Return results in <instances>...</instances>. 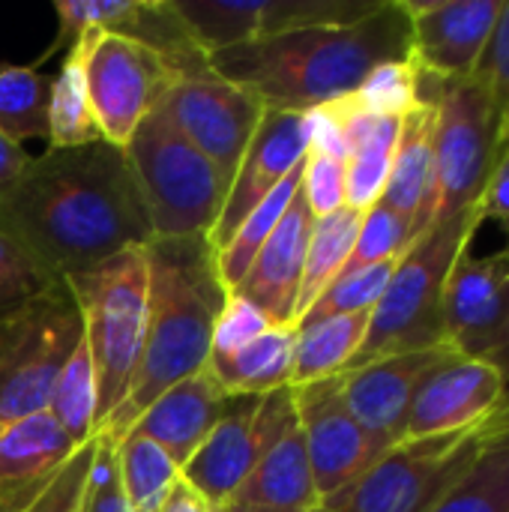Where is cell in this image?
<instances>
[{"label": "cell", "mask_w": 509, "mask_h": 512, "mask_svg": "<svg viewBox=\"0 0 509 512\" xmlns=\"http://www.w3.org/2000/svg\"><path fill=\"white\" fill-rule=\"evenodd\" d=\"M0 231L60 279L156 240L129 159L108 141L30 156L0 198Z\"/></svg>", "instance_id": "cell-1"}, {"label": "cell", "mask_w": 509, "mask_h": 512, "mask_svg": "<svg viewBox=\"0 0 509 512\" xmlns=\"http://www.w3.org/2000/svg\"><path fill=\"white\" fill-rule=\"evenodd\" d=\"M411 57V21L402 0H381L348 27H306L213 51L210 72L252 90L267 111L306 114L357 93L369 72Z\"/></svg>", "instance_id": "cell-2"}, {"label": "cell", "mask_w": 509, "mask_h": 512, "mask_svg": "<svg viewBox=\"0 0 509 512\" xmlns=\"http://www.w3.org/2000/svg\"><path fill=\"white\" fill-rule=\"evenodd\" d=\"M147 333L135 378L123 405L99 432L120 441L138 417L174 384L207 369L213 324L225 303L207 240H153Z\"/></svg>", "instance_id": "cell-3"}, {"label": "cell", "mask_w": 509, "mask_h": 512, "mask_svg": "<svg viewBox=\"0 0 509 512\" xmlns=\"http://www.w3.org/2000/svg\"><path fill=\"white\" fill-rule=\"evenodd\" d=\"M483 222V210L474 204L453 219L435 222L408 246L387 282L384 297L372 309L366 339L348 369L444 345L447 276L459 255L471 249Z\"/></svg>", "instance_id": "cell-4"}, {"label": "cell", "mask_w": 509, "mask_h": 512, "mask_svg": "<svg viewBox=\"0 0 509 512\" xmlns=\"http://www.w3.org/2000/svg\"><path fill=\"white\" fill-rule=\"evenodd\" d=\"M96 375V432L123 405L135 378L150 309L147 246L126 249L90 270L63 276Z\"/></svg>", "instance_id": "cell-5"}, {"label": "cell", "mask_w": 509, "mask_h": 512, "mask_svg": "<svg viewBox=\"0 0 509 512\" xmlns=\"http://www.w3.org/2000/svg\"><path fill=\"white\" fill-rule=\"evenodd\" d=\"M156 240H207L228 198L225 174L153 108L123 147Z\"/></svg>", "instance_id": "cell-6"}, {"label": "cell", "mask_w": 509, "mask_h": 512, "mask_svg": "<svg viewBox=\"0 0 509 512\" xmlns=\"http://www.w3.org/2000/svg\"><path fill=\"white\" fill-rule=\"evenodd\" d=\"M420 102L435 105V222H444L477 204L501 123L474 78L441 81L420 72Z\"/></svg>", "instance_id": "cell-7"}, {"label": "cell", "mask_w": 509, "mask_h": 512, "mask_svg": "<svg viewBox=\"0 0 509 512\" xmlns=\"http://www.w3.org/2000/svg\"><path fill=\"white\" fill-rule=\"evenodd\" d=\"M78 339L81 315L66 285L0 318V423L48 411Z\"/></svg>", "instance_id": "cell-8"}, {"label": "cell", "mask_w": 509, "mask_h": 512, "mask_svg": "<svg viewBox=\"0 0 509 512\" xmlns=\"http://www.w3.org/2000/svg\"><path fill=\"white\" fill-rule=\"evenodd\" d=\"M486 441L489 426L399 441L336 498L348 512H429L474 465Z\"/></svg>", "instance_id": "cell-9"}, {"label": "cell", "mask_w": 509, "mask_h": 512, "mask_svg": "<svg viewBox=\"0 0 509 512\" xmlns=\"http://www.w3.org/2000/svg\"><path fill=\"white\" fill-rule=\"evenodd\" d=\"M294 420V387L264 396H231L219 423L183 465V483H189L213 510L228 507L258 459Z\"/></svg>", "instance_id": "cell-10"}, {"label": "cell", "mask_w": 509, "mask_h": 512, "mask_svg": "<svg viewBox=\"0 0 509 512\" xmlns=\"http://www.w3.org/2000/svg\"><path fill=\"white\" fill-rule=\"evenodd\" d=\"M75 42L84 48L87 93L102 141L123 150L180 75L156 51L96 27H84Z\"/></svg>", "instance_id": "cell-11"}, {"label": "cell", "mask_w": 509, "mask_h": 512, "mask_svg": "<svg viewBox=\"0 0 509 512\" xmlns=\"http://www.w3.org/2000/svg\"><path fill=\"white\" fill-rule=\"evenodd\" d=\"M231 183L264 117V102L219 75L180 78L156 105Z\"/></svg>", "instance_id": "cell-12"}, {"label": "cell", "mask_w": 509, "mask_h": 512, "mask_svg": "<svg viewBox=\"0 0 509 512\" xmlns=\"http://www.w3.org/2000/svg\"><path fill=\"white\" fill-rule=\"evenodd\" d=\"M54 9L60 18V36L42 54V60L60 51L63 42L72 45L84 27H96L156 51L174 66L180 78L213 75L207 60L210 54L177 12L174 0H57Z\"/></svg>", "instance_id": "cell-13"}, {"label": "cell", "mask_w": 509, "mask_h": 512, "mask_svg": "<svg viewBox=\"0 0 509 512\" xmlns=\"http://www.w3.org/2000/svg\"><path fill=\"white\" fill-rule=\"evenodd\" d=\"M207 54L306 27H348L381 0H174Z\"/></svg>", "instance_id": "cell-14"}, {"label": "cell", "mask_w": 509, "mask_h": 512, "mask_svg": "<svg viewBox=\"0 0 509 512\" xmlns=\"http://www.w3.org/2000/svg\"><path fill=\"white\" fill-rule=\"evenodd\" d=\"M294 408L321 501L351 489L384 456L345 408L339 375L294 387Z\"/></svg>", "instance_id": "cell-15"}, {"label": "cell", "mask_w": 509, "mask_h": 512, "mask_svg": "<svg viewBox=\"0 0 509 512\" xmlns=\"http://www.w3.org/2000/svg\"><path fill=\"white\" fill-rule=\"evenodd\" d=\"M504 408V378L480 357L450 354L420 384L405 426V441L438 438L489 426Z\"/></svg>", "instance_id": "cell-16"}, {"label": "cell", "mask_w": 509, "mask_h": 512, "mask_svg": "<svg viewBox=\"0 0 509 512\" xmlns=\"http://www.w3.org/2000/svg\"><path fill=\"white\" fill-rule=\"evenodd\" d=\"M509 324V246L459 255L444 288V345L459 357H486Z\"/></svg>", "instance_id": "cell-17"}, {"label": "cell", "mask_w": 509, "mask_h": 512, "mask_svg": "<svg viewBox=\"0 0 509 512\" xmlns=\"http://www.w3.org/2000/svg\"><path fill=\"white\" fill-rule=\"evenodd\" d=\"M453 351L447 345L384 357L339 375L342 399L360 429L381 447V453L393 450L405 441L411 402L432 369H438Z\"/></svg>", "instance_id": "cell-18"}, {"label": "cell", "mask_w": 509, "mask_h": 512, "mask_svg": "<svg viewBox=\"0 0 509 512\" xmlns=\"http://www.w3.org/2000/svg\"><path fill=\"white\" fill-rule=\"evenodd\" d=\"M504 0H402L411 21V57L441 81L471 78Z\"/></svg>", "instance_id": "cell-19"}, {"label": "cell", "mask_w": 509, "mask_h": 512, "mask_svg": "<svg viewBox=\"0 0 509 512\" xmlns=\"http://www.w3.org/2000/svg\"><path fill=\"white\" fill-rule=\"evenodd\" d=\"M309 150L306 114L297 111H264L255 138L249 141L243 162L231 180L225 207L207 237L210 252H222L246 216L294 171L303 165Z\"/></svg>", "instance_id": "cell-20"}, {"label": "cell", "mask_w": 509, "mask_h": 512, "mask_svg": "<svg viewBox=\"0 0 509 512\" xmlns=\"http://www.w3.org/2000/svg\"><path fill=\"white\" fill-rule=\"evenodd\" d=\"M312 228H315V216L303 192H297L285 216L279 219L276 231L270 234V240L255 255L252 267L246 270L243 282L231 291L249 300L255 309H261L276 327H285V324L294 327Z\"/></svg>", "instance_id": "cell-21"}, {"label": "cell", "mask_w": 509, "mask_h": 512, "mask_svg": "<svg viewBox=\"0 0 509 512\" xmlns=\"http://www.w3.org/2000/svg\"><path fill=\"white\" fill-rule=\"evenodd\" d=\"M78 447L48 411L0 423V512L30 504Z\"/></svg>", "instance_id": "cell-22"}, {"label": "cell", "mask_w": 509, "mask_h": 512, "mask_svg": "<svg viewBox=\"0 0 509 512\" xmlns=\"http://www.w3.org/2000/svg\"><path fill=\"white\" fill-rule=\"evenodd\" d=\"M228 399L231 396H225L216 378L204 369L165 390L129 432L159 444L183 471V465L195 456V450L225 414Z\"/></svg>", "instance_id": "cell-23"}, {"label": "cell", "mask_w": 509, "mask_h": 512, "mask_svg": "<svg viewBox=\"0 0 509 512\" xmlns=\"http://www.w3.org/2000/svg\"><path fill=\"white\" fill-rule=\"evenodd\" d=\"M411 225V243L435 225V105L417 102L405 117L381 198Z\"/></svg>", "instance_id": "cell-24"}, {"label": "cell", "mask_w": 509, "mask_h": 512, "mask_svg": "<svg viewBox=\"0 0 509 512\" xmlns=\"http://www.w3.org/2000/svg\"><path fill=\"white\" fill-rule=\"evenodd\" d=\"M321 504L306 441L294 420L258 459L228 507H261L273 512H312Z\"/></svg>", "instance_id": "cell-25"}, {"label": "cell", "mask_w": 509, "mask_h": 512, "mask_svg": "<svg viewBox=\"0 0 509 512\" xmlns=\"http://www.w3.org/2000/svg\"><path fill=\"white\" fill-rule=\"evenodd\" d=\"M294 345L297 327H270L264 336H258L237 354L207 363V372L216 378L225 396H264L291 387Z\"/></svg>", "instance_id": "cell-26"}, {"label": "cell", "mask_w": 509, "mask_h": 512, "mask_svg": "<svg viewBox=\"0 0 509 512\" xmlns=\"http://www.w3.org/2000/svg\"><path fill=\"white\" fill-rule=\"evenodd\" d=\"M369 318L372 312H360V315H336L297 327L291 387L342 375L366 339Z\"/></svg>", "instance_id": "cell-27"}, {"label": "cell", "mask_w": 509, "mask_h": 512, "mask_svg": "<svg viewBox=\"0 0 509 512\" xmlns=\"http://www.w3.org/2000/svg\"><path fill=\"white\" fill-rule=\"evenodd\" d=\"M96 141H102V132L96 126L90 93H87L84 48L81 42H72L51 87L48 144L57 150H69V147H87Z\"/></svg>", "instance_id": "cell-28"}, {"label": "cell", "mask_w": 509, "mask_h": 512, "mask_svg": "<svg viewBox=\"0 0 509 512\" xmlns=\"http://www.w3.org/2000/svg\"><path fill=\"white\" fill-rule=\"evenodd\" d=\"M360 222H363V213L351 210V207H342L324 219H315L309 249H306V267H303L294 327L309 312V306L330 288V282L345 270V264L354 252V243H357Z\"/></svg>", "instance_id": "cell-29"}, {"label": "cell", "mask_w": 509, "mask_h": 512, "mask_svg": "<svg viewBox=\"0 0 509 512\" xmlns=\"http://www.w3.org/2000/svg\"><path fill=\"white\" fill-rule=\"evenodd\" d=\"M429 512H509V429H489L474 465Z\"/></svg>", "instance_id": "cell-30"}, {"label": "cell", "mask_w": 509, "mask_h": 512, "mask_svg": "<svg viewBox=\"0 0 509 512\" xmlns=\"http://www.w3.org/2000/svg\"><path fill=\"white\" fill-rule=\"evenodd\" d=\"M300 177H303V165L300 168H294L249 216H246V222L237 228V234L231 237V243L222 249V252H216L213 255V261H216V276H219V282H222V288L231 294L240 282H243V276H246V270L252 267V261H255V255L261 252V246L270 240V234L276 231V225H279V219L285 216V210H288V204L294 201V195L300 192Z\"/></svg>", "instance_id": "cell-31"}, {"label": "cell", "mask_w": 509, "mask_h": 512, "mask_svg": "<svg viewBox=\"0 0 509 512\" xmlns=\"http://www.w3.org/2000/svg\"><path fill=\"white\" fill-rule=\"evenodd\" d=\"M54 78L36 66L0 63V132L15 144L48 141V105Z\"/></svg>", "instance_id": "cell-32"}, {"label": "cell", "mask_w": 509, "mask_h": 512, "mask_svg": "<svg viewBox=\"0 0 509 512\" xmlns=\"http://www.w3.org/2000/svg\"><path fill=\"white\" fill-rule=\"evenodd\" d=\"M117 465L123 495L135 512H159L171 489L183 480L180 465L159 444L132 432L117 441Z\"/></svg>", "instance_id": "cell-33"}, {"label": "cell", "mask_w": 509, "mask_h": 512, "mask_svg": "<svg viewBox=\"0 0 509 512\" xmlns=\"http://www.w3.org/2000/svg\"><path fill=\"white\" fill-rule=\"evenodd\" d=\"M48 414L75 444H87L96 435V375L84 333L54 381Z\"/></svg>", "instance_id": "cell-34"}, {"label": "cell", "mask_w": 509, "mask_h": 512, "mask_svg": "<svg viewBox=\"0 0 509 512\" xmlns=\"http://www.w3.org/2000/svg\"><path fill=\"white\" fill-rule=\"evenodd\" d=\"M396 261H381V264H369L360 270H345L339 273L330 288L309 306V312L297 321V327L303 324H315L324 318H336V315H360V312H372L378 306V300L387 291V282L396 270Z\"/></svg>", "instance_id": "cell-35"}, {"label": "cell", "mask_w": 509, "mask_h": 512, "mask_svg": "<svg viewBox=\"0 0 509 512\" xmlns=\"http://www.w3.org/2000/svg\"><path fill=\"white\" fill-rule=\"evenodd\" d=\"M63 285L60 276L45 270L24 246L0 231V318Z\"/></svg>", "instance_id": "cell-36"}, {"label": "cell", "mask_w": 509, "mask_h": 512, "mask_svg": "<svg viewBox=\"0 0 509 512\" xmlns=\"http://www.w3.org/2000/svg\"><path fill=\"white\" fill-rule=\"evenodd\" d=\"M357 102L378 117H405L420 102V66L414 57L381 63L357 87Z\"/></svg>", "instance_id": "cell-37"}, {"label": "cell", "mask_w": 509, "mask_h": 512, "mask_svg": "<svg viewBox=\"0 0 509 512\" xmlns=\"http://www.w3.org/2000/svg\"><path fill=\"white\" fill-rule=\"evenodd\" d=\"M408 246H411V225L396 210H390L384 201H378L375 207H369L363 213L357 243H354V252H351L345 270H360L369 264L396 261L408 252Z\"/></svg>", "instance_id": "cell-38"}, {"label": "cell", "mask_w": 509, "mask_h": 512, "mask_svg": "<svg viewBox=\"0 0 509 512\" xmlns=\"http://www.w3.org/2000/svg\"><path fill=\"white\" fill-rule=\"evenodd\" d=\"M471 78L486 90L501 132H509V0L501 3V15Z\"/></svg>", "instance_id": "cell-39"}, {"label": "cell", "mask_w": 509, "mask_h": 512, "mask_svg": "<svg viewBox=\"0 0 509 512\" xmlns=\"http://www.w3.org/2000/svg\"><path fill=\"white\" fill-rule=\"evenodd\" d=\"M270 327V318L255 309L249 300L237 297V294H225V303L216 315L213 324V342H210V360H225L231 354H237L240 348H246L249 342H255L258 336H264Z\"/></svg>", "instance_id": "cell-40"}, {"label": "cell", "mask_w": 509, "mask_h": 512, "mask_svg": "<svg viewBox=\"0 0 509 512\" xmlns=\"http://www.w3.org/2000/svg\"><path fill=\"white\" fill-rule=\"evenodd\" d=\"M93 447H96V438L81 444L66 459V465L48 480V486L18 512H78L81 492H84V483H87V471H90V462H93Z\"/></svg>", "instance_id": "cell-41"}, {"label": "cell", "mask_w": 509, "mask_h": 512, "mask_svg": "<svg viewBox=\"0 0 509 512\" xmlns=\"http://www.w3.org/2000/svg\"><path fill=\"white\" fill-rule=\"evenodd\" d=\"M300 192L315 219H324L345 207V162L306 150Z\"/></svg>", "instance_id": "cell-42"}, {"label": "cell", "mask_w": 509, "mask_h": 512, "mask_svg": "<svg viewBox=\"0 0 509 512\" xmlns=\"http://www.w3.org/2000/svg\"><path fill=\"white\" fill-rule=\"evenodd\" d=\"M477 204L483 210V219H495L509 237V132H501L495 162L489 168V177Z\"/></svg>", "instance_id": "cell-43"}, {"label": "cell", "mask_w": 509, "mask_h": 512, "mask_svg": "<svg viewBox=\"0 0 509 512\" xmlns=\"http://www.w3.org/2000/svg\"><path fill=\"white\" fill-rule=\"evenodd\" d=\"M27 165H30V153L0 132V198L21 180Z\"/></svg>", "instance_id": "cell-44"}, {"label": "cell", "mask_w": 509, "mask_h": 512, "mask_svg": "<svg viewBox=\"0 0 509 512\" xmlns=\"http://www.w3.org/2000/svg\"><path fill=\"white\" fill-rule=\"evenodd\" d=\"M483 360H489V363L501 372V378H504V408H501V414L489 423V429H509V324L507 330H504V336L495 342V348H492Z\"/></svg>", "instance_id": "cell-45"}, {"label": "cell", "mask_w": 509, "mask_h": 512, "mask_svg": "<svg viewBox=\"0 0 509 512\" xmlns=\"http://www.w3.org/2000/svg\"><path fill=\"white\" fill-rule=\"evenodd\" d=\"M159 512H216L189 483H177L174 489H171V495L165 498V504H162V510Z\"/></svg>", "instance_id": "cell-46"}, {"label": "cell", "mask_w": 509, "mask_h": 512, "mask_svg": "<svg viewBox=\"0 0 509 512\" xmlns=\"http://www.w3.org/2000/svg\"><path fill=\"white\" fill-rule=\"evenodd\" d=\"M312 512H348V510H345V504H342L339 498H330V501H321V504H318Z\"/></svg>", "instance_id": "cell-47"}, {"label": "cell", "mask_w": 509, "mask_h": 512, "mask_svg": "<svg viewBox=\"0 0 509 512\" xmlns=\"http://www.w3.org/2000/svg\"><path fill=\"white\" fill-rule=\"evenodd\" d=\"M225 512H273V510H261V507H222Z\"/></svg>", "instance_id": "cell-48"}, {"label": "cell", "mask_w": 509, "mask_h": 512, "mask_svg": "<svg viewBox=\"0 0 509 512\" xmlns=\"http://www.w3.org/2000/svg\"><path fill=\"white\" fill-rule=\"evenodd\" d=\"M123 512H135V510H132V507H126V510H123Z\"/></svg>", "instance_id": "cell-49"}]
</instances>
